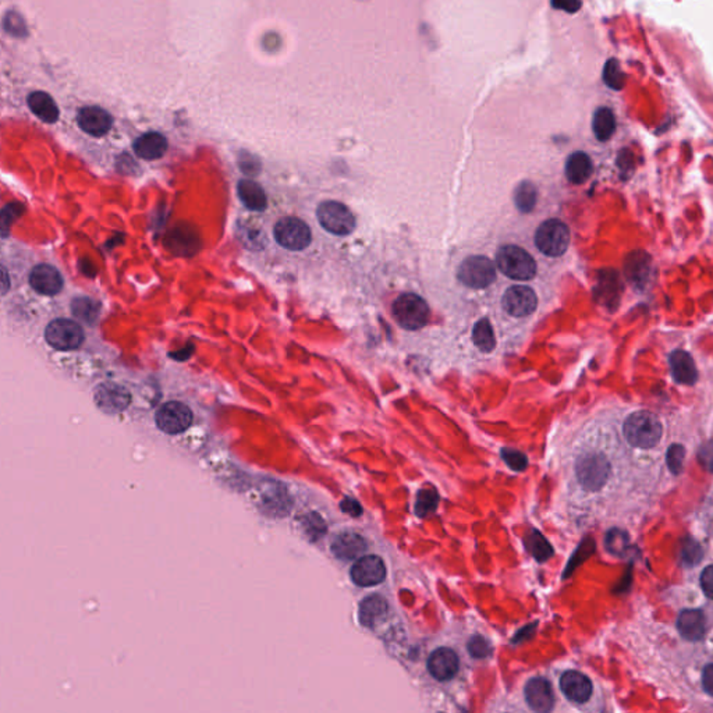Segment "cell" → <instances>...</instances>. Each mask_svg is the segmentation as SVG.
<instances>
[{"mask_svg": "<svg viewBox=\"0 0 713 713\" xmlns=\"http://www.w3.org/2000/svg\"><path fill=\"white\" fill-rule=\"evenodd\" d=\"M700 587L703 593L713 599V566H707L700 574Z\"/></svg>", "mask_w": 713, "mask_h": 713, "instance_id": "40", "label": "cell"}, {"mask_svg": "<svg viewBox=\"0 0 713 713\" xmlns=\"http://www.w3.org/2000/svg\"><path fill=\"white\" fill-rule=\"evenodd\" d=\"M389 610L388 602L379 596V595H371L367 596L361 605H360V621L366 625L372 628L375 624L382 620Z\"/></svg>", "mask_w": 713, "mask_h": 713, "instance_id": "26", "label": "cell"}, {"mask_svg": "<svg viewBox=\"0 0 713 713\" xmlns=\"http://www.w3.org/2000/svg\"><path fill=\"white\" fill-rule=\"evenodd\" d=\"M652 270L650 255L645 251H632L624 259V276L630 284L644 288L649 280Z\"/></svg>", "mask_w": 713, "mask_h": 713, "instance_id": "19", "label": "cell"}, {"mask_svg": "<svg viewBox=\"0 0 713 713\" xmlns=\"http://www.w3.org/2000/svg\"><path fill=\"white\" fill-rule=\"evenodd\" d=\"M341 510L352 517H360L363 514V507L361 505L356 502L355 499H351V498H345L343 502H341Z\"/></svg>", "mask_w": 713, "mask_h": 713, "instance_id": "42", "label": "cell"}, {"mask_svg": "<svg viewBox=\"0 0 713 713\" xmlns=\"http://www.w3.org/2000/svg\"><path fill=\"white\" fill-rule=\"evenodd\" d=\"M473 341L474 344L485 352H491L496 345V338L493 333V327L489 322V319L482 318L480 319L473 329Z\"/></svg>", "mask_w": 713, "mask_h": 713, "instance_id": "31", "label": "cell"}, {"mask_svg": "<svg viewBox=\"0 0 713 713\" xmlns=\"http://www.w3.org/2000/svg\"><path fill=\"white\" fill-rule=\"evenodd\" d=\"M560 689L564 696L574 703H585L593 692L592 681L578 670H567L560 677Z\"/></svg>", "mask_w": 713, "mask_h": 713, "instance_id": "16", "label": "cell"}, {"mask_svg": "<svg viewBox=\"0 0 713 713\" xmlns=\"http://www.w3.org/2000/svg\"><path fill=\"white\" fill-rule=\"evenodd\" d=\"M331 553L344 562L360 559L368 549L367 541L363 535L354 531H343L337 534L330 543Z\"/></svg>", "mask_w": 713, "mask_h": 713, "instance_id": "17", "label": "cell"}, {"mask_svg": "<svg viewBox=\"0 0 713 713\" xmlns=\"http://www.w3.org/2000/svg\"><path fill=\"white\" fill-rule=\"evenodd\" d=\"M77 123L83 131L94 137L108 134L113 126L112 116L99 106H87L79 110Z\"/></svg>", "mask_w": 713, "mask_h": 713, "instance_id": "18", "label": "cell"}, {"mask_svg": "<svg viewBox=\"0 0 713 713\" xmlns=\"http://www.w3.org/2000/svg\"><path fill=\"white\" fill-rule=\"evenodd\" d=\"M702 687L710 696H713V663L705 666L702 671Z\"/></svg>", "mask_w": 713, "mask_h": 713, "instance_id": "43", "label": "cell"}, {"mask_svg": "<svg viewBox=\"0 0 713 713\" xmlns=\"http://www.w3.org/2000/svg\"><path fill=\"white\" fill-rule=\"evenodd\" d=\"M130 402V393L119 385L106 384L95 391V403L106 413H120L127 409Z\"/></svg>", "mask_w": 713, "mask_h": 713, "instance_id": "20", "label": "cell"}, {"mask_svg": "<svg viewBox=\"0 0 713 713\" xmlns=\"http://www.w3.org/2000/svg\"><path fill=\"white\" fill-rule=\"evenodd\" d=\"M592 174V161L584 152H574L566 162V176L573 184L585 183Z\"/></svg>", "mask_w": 713, "mask_h": 713, "instance_id": "27", "label": "cell"}, {"mask_svg": "<svg viewBox=\"0 0 713 713\" xmlns=\"http://www.w3.org/2000/svg\"><path fill=\"white\" fill-rule=\"evenodd\" d=\"M133 149L138 158L145 161H155L166 154L167 140L161 133L151 131L138 137L133 144Z\"/></svg>", "mask_w": 713, "mask_h": 713, "instance_id": "22", "label": "cell"}, {"mask_svg": "<svg viewBox=\"0 0 713 713\" xmlns=\"http://www.w3.org/2000/svg\"><path fill=\"white\" fill-rule=\"evenodd\" d=\"M620 293H621V281L617 273L613 270L605 272L600 276L599 281V297L603 304L607 305H617L620 301Z\"/></svg>", "mask_w": 713, "mask_h": 713, "instance_id": "29", "label": "cell"}, {"mask_svg": "<svg viewBox=\"0 0 713 713\" xmlns=\"http://www.w3.org/2000/svg\"><path fill=\"white\" fill-rule=\"evenodd\" d=\"M538 201V190L531 181H523L514 191V204L518 211L531 212Z\"/></svg>", "mask_w": 713, "mask_h": 713, "instance_id": "32", "label": "cell"}, {"mask_svg": "<svg viewBox=\"0 0 713 713\" xmlns=\"http://www.w3.org/2000/svg\"><path fill=\"white\" fill-rule=\"evenodd\" d=\"M669 366L673 379L680 385L691 386L698 381V370L692 356L684 350H674L669 355Z\"/></svg>", "mask_w": 713, "mask_h": 713, "instance_id": "21", "label": "cell"}, {"mask_svg": "<svg viewBox=\"0 0 713 713\" xmlns=\"http://www.w3.org/2000/svg\"><path fill=\"white\" fill-rule=\"evenodd\" d=\"M459 280L470 288H485L496 279L495 263L482 255L468 256L457 270Z\"/></svg>", "mask_w": 713, "mask_h": 713, "instance_id": "8", "label": "cell"}, {"mask_svg": "<svg viewBox=\"0 0 713 713\" xmlns=\"http://www.w3.org/2000/svg\"><path fill=\"white\" fill-rule=\"evenodd\" d=\"M503 461L513 470V471H524L528 466V459L525 454H523L518 450L514 449H503L500 452Z\"/></svg>", "mask_w": 713, "mask_h": 713, "instance_id": "37", "label": "cell"}, {"mask_svg": "<svg viewBox=\"0 0 713 713\" xmlns=\"http://www.w3.org/2000/svg\"><path fill=\"white\" fill-rule=\"evenodd\" d=\"M393 316L403 329L418 330L429 320V305L423 297L404 293L393 302Z\"/></svg>", "mask_w": 713, "mask_h": 713, "instance_id": "4", "label": "cell"}, {"mask_svg": "<svg viewBox=\"0 0 713 713\" xmlns=\"http://www.w3.org/2000/svg\"><path fill=\"white\" fill-rule=\"evenodd\" d=\"M570 230L566 223L559 219L543 222L535 233L536 248L552 258L562 256L570 245Z\"/></svg>", "mask_w": 713, "mask_h": 713, "instance_id": "5", "label": "cell"}, {"mask_svg": "<svg viewBox=\"0 0 713 713\" xmlns=\"http://www.w3.org/2000/svg\"><path fill=\"white\" fill-rule=\"evenodd\" d=\"M527 550L536 562H546L553 556V548L546 538L536 530H531L525 536Z\"/></svg>", "mask_w": 713, "mask_h": 713, "instance_id": "30", "label": "cell"}, {"mask_svg": "<svg viewBox=\"0 0 713 713\" xmlns=\"http://www.w3.org/2000/svg\"><path fill=\"white\" fill-rule=\"evenodd\" d=\"M527 705L535 712H550L555 706V695L550 682L543 677H532L524 688Z\"/></svg>", "mask_w": 713, "mask_h": 713, "instance_id": "14", "label": "cell"}, {"mask_svg": "<svg viewBox=\"0 0 713 713\" xmlns=\"http://www.w3.org/2000/svg\"><path fill=\"white\" fill-rule=\"evenodd\" d=\"M31 287L42 295H56L63 290L65 280L62 273L52 265L40 263L30 273Z\"/></svg>", "mask_w": 713, "mask_h": 713, "instance_id": "15", "label": "cell"}, {"mask_svg": "<svg viewBox=\"0 0 713 713\" xmlns=\"http://www.w3.org/2000/svg\"><path fill=\"white\" fill-rule=\"evenodd\" d=\"M698 460L705 470L713 473V441H709L699 448Z\"/></svg>", "mask_w": 713, "mask_h": 713, "instance_id": "38", "label": "cell"}, {"mask_svg": "<svg viewBox=\"0 0 713 713\" xmlns=\"http://www.w3.org/2000/svg\"><path fill=\"white\" fill-rule=\"evenodd\" d=\"M319 224L334 236H348L355 227V219L351 211L341 202L325 201L316 209Z\"/></svg>", "mask_w": 713, "mask_h": 713, "instance_id": "6", "label": "cell"}, {"mask_svg": "<svg viewBox=\"0 0 713 713\" xmlns=\"http://www.w3.org/2000/svg\"><path fill=\"white\" fill-rule=\"evenodd\" d=\"M439 505V495L435 489L427 488L421 489L417 493V502H416V514L421 518L432 514Z\"/></svg>", "mask_w": 713, "mask_h": 713, "instance_id": "34", "label": "cell"}, {"mask_svg": "<svg viewBox=\"0 0 713 713\" xmlns=\"http://www.w3.org/2000/svg\"><path fill=\"white\" fill-rule=\"evenodd\" d=\"M429 674L438 681H450L460 669L459 655L450 648L435 649L427 662Z\"/></svg>", "mask_w": 713, "mask_h": 713, "instance_id": "13", "label": "cell"}, {"mask_svg": "<svg viewBox=\"0 0 713 713\" xmlns=\"http://www.w3.org/2000/svg\"><path fill=\"white\" fill-rule=\"evenodd\" d=\"M467 649H468V653L471 655V657H474V659H486L493 652L492 644L486 638H484L481 635L473 637L468 641Z\"/></svg>", "mask_w": 713, "mask_h": 713, "instance_id": "35", "label": "cell"}, {"mask_svg": "<svg viewBox=\"0 0 713 713\" xmlns=\"http://www.w3.org/2000/svg\"><path fill=\"white\" fill-rule=\"evenodd\" d=\"M72 311L81 320H84L87 323H92L94 320H97V318L99 315L101 305L92 298L79 297V298L73 300Z\"/></svg>", "mask_w": 713, "mask_h": 713, "instance_id": "33", "label": "cell"}, {"mask_svg": "<svg viewBox=\"0 0 713 713\" xmlns=\"http://www.w3.org/2000/svg\"><path fill=\"white\" fill-rule=\"evenodd\" d=\"M503 309L516 318L530 316L538 306V297L528 286H513L502 297Z\"/></svg>", "mask_w": 713, "mask_h": 713, "instance_id": "11", "label": "cell"}, {"mask_svg": "<svg viewBox=\"0 0 713 713\" xmlns=\"http://www.w3.org/2000/svg\"><path fill=\"white\" fill-rule=\"evenodd\" d=\"M612 475V464L603 452H582L574 463V477L578 486L588 493L602 491Z\"/></svg>", "mask_w": 713, "mask_h": 713, "instance_id": "1", "label": "cell"}, {"mask_svg": "<svg viewBox=\"0 0 713 713\" xmlns=\"http://www.w3.org/2000/svg\"><path fill=\"white\" fill-rule=\"evenodd\" d=\"M28 108L42 122L54 124L59 120V108L54 98L42 91H35L28 95Z\"/></svg>", "mask_w": 713, "mask_h": 713, "instance_id": "24", "label": "cell"}, {"mask_svg": "<svg viewBox=\"0 0 713 713\" xmlns=\"http://www.w3.org/2000/svg\"><path fill=\"white\" fill-rule=\"evenodd\" d=\"M581 0H552V6L555 9L567 12V13H577L581 9Z\"/></svg>", "mask_w": 713, "mask_h": 713, "instance_id": "41", "label": "cell"}, {"mask_svg": "<svg viewBox=\"0 0 713 713\" xmlns=\"http://www.w3.org/2000/svg\"><path fill=\"white\" fill-rule=\"evenodd\" d=\"M274 240L279 245L288 251H302L312 240L311 229L298 218H281L273 229Z\"/></svg>", "mask_w": 713, "mask_h": 713, "instance_id": "7", "label": "cell"}, {"mask_svg": "<svg viewBox=\"0 0 713 713\" xmlns=\"http://www.w3.org/2000/svg\"><path fill=\"white\" fill-rule=\"evenodd\" d=\"M677 630L687 641H699L705 634V616L700 610H682L677 618Z\"/></svg>", "mask_w": 713, "mask_h": 713, "instance_id": "23", "label": "cell"}, {"mask_svg": "<svg viewBox=\"0 0 713 713\" xmlns=\"http://www.w3.org/2000/svg\"><path fill=\"white\" fill-rule=\"evenodd\" d=\"M623 434L631 446L638 449H652L660 442L663 428L653 413L635 411L625 418Z\"/></svg>", "mask_w": 713, "mask_h": 713, "instance_id": "2", "label": "cell"}, {"mask_svg": "<svg viewBox=\"0 0 713 713\" xmlns=\"http://www.w3.org/2000/svg\"><path fill=\"white\" fill-rule=\"evenodd\" d=\"M499 270L513 280H531L536 274L535 259L521 247L505 245L496 254Z\"/></svg>", "mask_w": 713, "mask_h": 713, "instance_id": "3", "label": "cell"}, {"mask_svg": "<svg viewBox=\"0 0 713 713\" xmlns=\"http://www.w3.org/2000/svg\"><path fill=\"white\" fill-rule=\"evenodd\" d=\"M237 194L243 205L254 212H262L266 209L268 198L265 190L252 180H240L237 184Z\"/></svg>", "mask_w": 713, "mask_h": 713, "instance_id": "25", "label": "cell"}, {"mask_svg": "<svg viewBox=\"0 0 713 713\" xmlns=\"http://www.w3.org/2000/svg\"><path fill=\"white\" fill-rule=\"evenodd\" d=\"M84 338L83 327L72 319H55L45 329V340L59 351L76 350L84 343Z\"/></svg>", "mask_w": 713, "mask_h": 713, "instance_id": "9", "label": "cell"}, {"mask_svg": "<svg viewBox=\"0 0 713 713\" xmlns=\"http://www.w3.org/2000/svg\"><path fill=\"white\" fill-rule=\"evenodd\" d=\"M592 130H593L595 137L602 142H606L613 137V134L616 131V117H614V113L612 112V109L599 108L593 113Z\"/></svg>", "mask_w": 713, "mask_h": 713, "instance_id": "28", "label": "cell"}, {"mask_svg": "<svg viewBox=\"0 0 713 713\" xmlns=\"http://www.w3.org/2000/svg\"><path fill=\"white\" fill-rule=\"evenodd\" d=\"M603 80L610 88L617 90V91L624 85V76L620 70L617 60L612 59L606 63L605 72H603Z\"/></svg>", "mask_w": 713, "mask_h": 713, "instance_id": "36", "label": "cell"}, {"mask_svg": "<svg viewBox=\"0 0 713 713\" xmlns=\"http://www.w3.org/2000/svg\"><path fill=\"white\" fill-rule=\"evenodd\" d=\"M158 428L167 435H179L192 424V411L181 402L165 403L155 416Z\"/></svg>", "mask_w": 713, "mask_h": 713, "instance_id": "10", "label": "cell"}, {"mask_svg": "<svg viewBox=\"0 0 713 713\" xmlns=\"http://www.w3.org/2000/svg\"><path fill=\"white\" fill-rule=\"evenodd\" d=\"M350 575L355 585L374 587L384 582L386 577V567L379 556H361L351 567Z\"/></svg>", "mask_w": 713, "mask_h": 713, "instance_id": "12", "label": "cell"}, {"mask_svg": "<svg viewBox=\"0 0 713 713\" xmlns=\"http://www.w3.org/2000/svg\"><path fill=\"white\" fill-rule=\"evenodd\" d=\"M682 457H684V449L681 446L674 445L670 448L669 454H667V463L674 474L680 473L681 466H682Z\"/></svg>", "mask_w": 713, "mask_h": 713, "instance_id": "39", "label": "cell"}]
</instances>
